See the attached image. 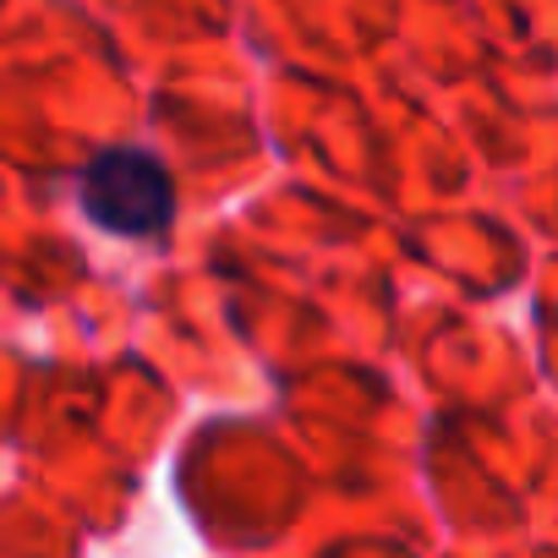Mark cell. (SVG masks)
<instances>
[{"label":"cell","mask_w":558,"mask_h":558,"mask_svg":"<svg viewBox=\"0 0 558 558\" xmlns=\"http://www.w3.org/2000/svg\"><path fill=\"white\" fill-rule=\"evenodd\" d=\"M77 203L83 214L110 230V235H132V241H148L170 225L175 214V181L170 170L143 154V148H105L83 165V181H77Z\"/></svg>","instance_id":"1"}]
</instances>
